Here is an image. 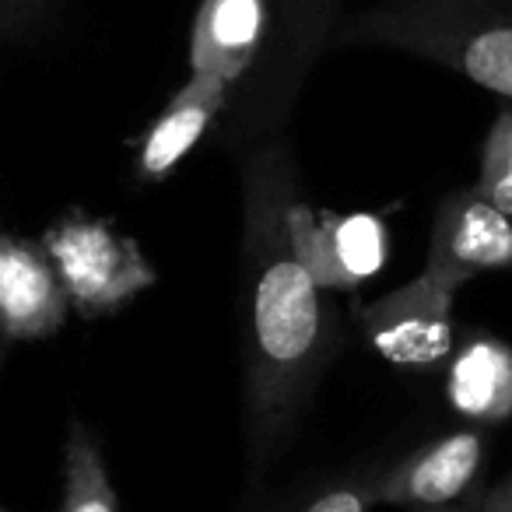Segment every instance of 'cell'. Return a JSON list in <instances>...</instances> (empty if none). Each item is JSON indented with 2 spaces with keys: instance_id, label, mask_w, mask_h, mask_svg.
<instances>
[{
  "instance_id": "cell-17",
  "label": "cell",
  "mask_w": 512,
  "mask_h": 512,
  "mask_svg": "<svg viewBox=\"0 0 512 512\" xmlns=\"http://www.w3.org/2000/svg\"><path fill=\"white\" fill-rule=\"evenodd\" d=\"M481 512H512V474L481 495Z\"/></svg>"
},
{
  "instance_id": "cell-7",
  "label": "cell",
  "mask_w": 512,
  "mask_h": 512,
  "mask_svg": "<svg viewBox=\"0 0 512 512\" xmlns=\"http://www.w3.org/2000/svg\"><path fill=\"white\" fill-rule=\"evenodd\" d=\"M488 271H512V218L467 186L449 193L435 211L425 274L460 292Z\"/></svg>"
},
{
  "instance_id": "cell-13",
  "label": "cell",
  "mask_w": 512,
  "mask_h": 512,
  "mask_svg": "<svg viewBox=\"0 0 512 512\" xmlns=\"http://www.w3.org/2000/svg\"><path fill=\"white\" fill-rule=\"evenodd\" d=\"M57 512H120L102 449L81 421H74L64 442V495Z\"/></svg>"
},
{
  "instance_id": "cell-19",
  "label": "cell",
  "mask_w": 512,
  "mask_h": 512,
  "mask_svg": "<svg viewBox=\"0 0 512 512\" xmlns=\"http://www.w3.org/2000/svg\"><path fill=\"white\" fill-rule=\"evenodd\" d=\"M4 355H8V341H4V334H0V369H4Z\"/></svg>"
},
{
  "instance_id": "cell-18",
  "label": "cell",
  "mask_w": 512,
  "mask_h": 512,
  "mask_svg": "<svg viewBox=\"0 0 512 512\" xmlns=\"http://www.w3.org/2000/svg\"><path fill=\"white\" fill-rule=\"evenodd\" d=\"M414 512H481V495H477V491H470V495L460 498V502H449V505H418Z\"/></svg>"
},
{
  "instance_id": "cell-8",
  "label": "cell",
  "mask_w": 512,
  "mask_h": 512,
  "mask_svg": "<svg viewBox=\"0 0 512 512\" xmlns=\"http://www.w3.org/2000/svg\"><path fill=\"white\" fill-rule=\"evenodd\" d=\"M488 460V435L481 428H460L425 442L393 467L379 470L376 502L383 505H449L474 491Z\"/></svg>"
},
{
  "instance_id": "cell-15",
  "label": "cell",
  "mask_w": 512,
  "mask_h": 512,
  "mask_svg": "<svg viewBox=\"0 0 512 512\" xmlns=\"http://www.w3.org/2000/svg\"><path fill=\"white\" fill-rule=\"evenodd\" d=\"M67 0H0V39L36 43L64 22Z\"/></svg>"
},
{
  "instance_id": "cell-14",
  "label": "cell",
  "mask_w": 512,
  "mask_h": 512,
  "mask_svg": "<svg viewBox=\"0 0 512 512\" xmlns=\"http://www.w3.org/2000/svg\"><path fill=\"white\" fill-rule=\"evenodd\" d=\"M474 190L512 218V102L498 109L481 144V169Z\"/></svg>"
},
{
  "instance_id": "cell-5",
  "label": "cell",
  "mask_w": 512,
  "mask_h": 512,
  "mask_svg": "<svg viewBox=\"0 0 512 512\" xmlns=\"http://www.w3.org/2000/svg\"><path fill=\"white\" fill-rule=\"evenodd\" d=\"M456 292L421 271L362 309V334L376 355L407 369H435L456 351Z\"/></svg>"
},
{
  "instance_id": "cell-10",
  "label": "cell",
  "mask_w": 512,
  "mask_h": 512,
  "mask_svg": "<svg viewBox=\"0 0 512 512\" xmlns=\"http://www.w3.org/2000/svg\"><path fill=\"white\" fill-rule=\"evenodd\" d=\"M271 36L267 0H200L190 29V74L221 78L239 92Z\"/></svg>"
},
{
  "instance_id": "cell-20",
  "label": "cell",
  "mask_w": 512,
  "mask_h": 512,
  "mask_svg": "<svg viewBox=\"0 0 512 512\" xmlns=\"http://www.w3.org/2000/svg\"><path fill=\"white\" fill-rule=\"evenodd\" d=\"M0 512H4V509H0Z\"/></svg>"
},
{
  "instance_id": "cell-1",
  "label": "cell",
  "mask_w": 512,
  "mask_h": 512,
  "mask_svg": "<svg viewBox=\"0 0 512 512\" xmlns=\"http://www.w3.org/2000/svg\"><path fill=\"white\" fill-rule=\"evenodd\" d=\"M299 172L288 144L267 141L242 165V278H246V435L264 463L306 411L334 351L323 288L288 242Z\"/></svg>"
},
{
  "instance_id": "cell-11",
  "label": "cell",
  "mask_w": 512,
  "mask_h": 512,
  "mask_svg": "<svg viewBox=\"0 0 512 512\" xmlns=\"http://www.w3.org/2000/svg\"><path fill=\"white\" fill-rule=\"evenodd\" d=\"M235 88L221 78L190 74L183 88L172 92L165 109L148 123L134 148V176L141 183H162L193 148L207 137V130L228 113Z\"/></svg>"
},
{
  "instance_id": "cell-2",
  "label": "cell",
  "mask_w": 512,
  "mask_h": 512,
  "mask_svg": "<svg viewBox=\"0 0 512 512\" xmlns=\"http://www.w3.org/2000/svg\"><path fill=\"white\" fill-rule=\"evenodd\" d=\"M330 46L407 53L512 102V0H376Z\"/></svg>"
},
{
  "instance_id": "cell-21",
  "label": "cell",
  "mask_w": 512,
  "mask_h": 512,
  "mask_svg": "<svg viewBox=\"0 0 512 512\" xmlns=\"http://www.w3.org/2000/svg\"><path fill=\"white\" fill-rule=\"evenodd\" d=\"M0 228H4V225H0Z\"/></svg>"
},
{
  "instance_id": "cell-4",
  "label": "cell",
  "mask_w": 512,
  "mask_h": 512,
  "mask_svg": "<svg viewBox=\"0 0 512 512\" xmlns=\"http://www.w3.org/2000/svg\"><path fill=\"white\" fill-rule=\"evenodd\" d=\"M341 4L344 0H267L271 8L267 50L228 106V113L235 109L232 134L239 141L264 134L288 113L309 67L334 43Z\"/></svg>"
},
{
  "instance_id": "cell-12",
  "label": "cell",
  "mask_w": 512,
  "mask_h": 512,
  "mask_svg": "<svg viewBox=\"0 0 512 512\" xmlns=\"http://www.w3.org/2000/svg\"><path fill=\"white\" fill-rule=\"evenodd\" d=\"M446 400L474 425L512 418V348L491 334H470L449 355Z\"/></svg>"
},
{
  "instance_id": "cell-16",
  "label": "cell",
  "mask_w": 512,
  "mask_h": 512,
  "mask_svg": "<svg viewBox=\"0 0 512 512\" xmlns=\"http://www.w3.org/2000/svg\"><path fill=\"white\" fill-rule=\"evenodd\" d=\"M383 467H362L355 474L341 477L330 488H323L316 498H309L299 512H369L376 502V484Z\"/></svg>"
},
{
  "instance_id": "cell-3",
  "label": "cell",
  "mask_w": 512,
  "mask_h": 512,
  "mask_svg": "<svg viewBox=\"0 0 512 512\" xmlns=\"http://www.w3.org/2000/svg\"><path fill=\"white\" fill-rule=\"evenodd\" d=\"M39 242L81 320L116 313L158 281L134 235H123L109 218H92L78 207L53 221Z\"/></svg>"
},
{
  "instance_id": "cell-6",
  "label": "cell",
  "mask_w": 512,
  "mask_h": 512,
  "mask_svg": "<svg viewBox=\"0 0 512 512\" xmlns=\"http://www.w3.org/2000/svg\"><path fill=\"white\" fill-rule=\"evenodd\" d=\"M285 225L299 264L323 292H351L386 260V225L376 214H330L295 197Z\"/></svg>"
},
{
  "instance_id": "cell-9",
  "label": "cell",
  "mask_w": 512,
  "mask_h": 512,
  "mask_svg": "<svg viewBox=\"0 0 512 512\" xmlns=\"http://www.w3.org/2000/svg\"><path fill=\"white\" fill-rule=\"evenodd\" d=\"M71 299L43 242L0 228V334L8 344L46 341L67 323Z\"/></svg>"
}]
</instances>
